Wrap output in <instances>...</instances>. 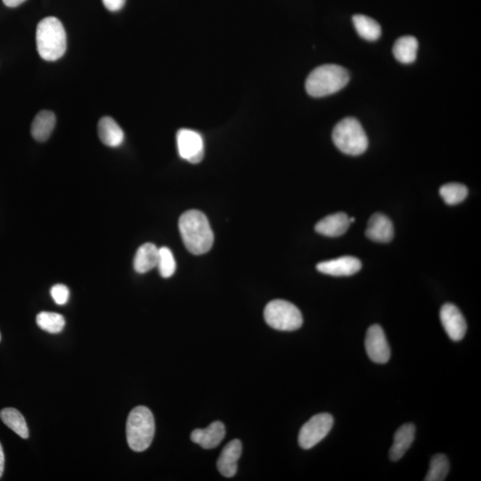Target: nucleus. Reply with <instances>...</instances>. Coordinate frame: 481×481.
<instances>
[{
    "label": "nucleus",
    "mask_w": 481,
    "mask_h": 481,
    "mask_svg": "<svg viewBox=\"0 0 481 481\" xmlns=\"http://www.w3.org/2000/svg\"><path fill=\"white\" fill-rule=\"evenodd\" d=\"M55 121L54 112L45 110L38 112L31 124V136L38 142L47 141L54 131Z\"/></svg>",
    "instance_id": "nucleus-18"
},
{
    "label": "nucleus",
    "mask_w": 481,
    "mask_h": 481,
    "mask_svg": "<svg viewBox=\"0 0 481 481\" xmlns=\"http://www.w3.org/2000/svg\"><path fill=\"white\" fill-rule=\"evenodd\" d=\"M347 70L337 65H325L315 68L306 80V90L314 97H324L338 92L349 83Z\"/></svg>",
    "instance_id": "nucleus-3"
},
{
    "label": "nucleus",
    "mask_w": 481,
    "mask_h": 481,
    "mask_svg": "<svg viewBox=\"0 0 481 481\" xmlns=\"http://www.w3.org/2000/svg\"><path fill=\"white\" fill-rule=\"evenodd\" d=\"M179 156L191 163H201L205 157V143L200 133L192 129H182L177 134Z\"/></svg>",
    "instance_id": "nucleus-8"
},
{
    "label": "nucleus",
    "mask_w": 481,
    "mask_h": 481,
    "mask_svg": "<svg viewBox=\"0 0 481 481\" xmlns=\"http://www.w3.org/2000/svg\"><path fill=\"white\" fill-rule=\"evenodd\" d=\"M126 433L128 444L133 451L146 450L152 444L156 433V423L151 410L144 406L135 407L129 414Z\"/></svg>",
    "instance_id": "nucleus-4"
},
{
    "label": "nucleus",
    "mask_w": 481,
    "mask_h": 481,
    "mask_svg": "<svg viewBox=\"0 0 481 481\" xmlns=\"http://www.w3.org/2000/svg\"><path fill=\"white\" fill-rule=\"evenodd\" d=\"M104 5L109 11H119L124 8L126 0H103Z\"/></svg>",
    "instance_id": "nucleus-28"
},
{
    "label": "nucleus",
    "mask_w": 481,
    "mask_h": 481,
    "mask_svg": "<svg viewBox=\"0 0 481 481\" xmlns=\"http://www.w3.org/2000/svg\"><path fill=\"white\" fill-rule=\"evenodd\" d=\"M366 235L370 240L377 243H389L394 237L391 220L384 214H374L368 221Z\"/></svg>",
    "instance_id": "nucleus-12"
},
{
    "label": "nucleus",
    "mask_w": 481,
    "mask_h": 481,
    "mask_svg": "<svg viewBox=\"0 0 481 481\" xmlns=\"http://www.w3.org/2000/svg\"><path fill=\"white\" fill-rule=\"evenodd\" d=\"M362 263L352 256H343L331 261L318 263L317 269L319 272L333 276H350L360 271Z\"/></svg>",
    "instance_id": "nucleus-11"
},
{
    "label": "nucleus",
    "mask_w": 481,
    "mask_h": 481,
    "mask_svg": "<svg viewBox=\"0 0 481 481\" xmlns=\"http://www.w3.org/2000/svg\"><path fill=\"white\" fill-rule=\"evenodd\" d=\"M350 226V217L346 213L332 214L319 221L315 229L318 234L329 237H338L346 233Z\"/></svg>",
    "instance_id": "nucleus-15"
},
{
    "label": "nucleus",
    "mask_w": 481,
    "mask_h": 481,
    "mask_svg": "<svg viewBox=\"0 0 481 481\" xmlns=\"http://www.w3.org/2000/svg\"><path fill=\"white\" fill-rule=\"evenodd\" d=\"M38 328L52 335H58L64 330L65 319L62 315L55 312H40L36 318Z\"/></svg>",
    "instance_id": "nucleus-23"
},
{
    "label": "nucleus",
    "mask_w": 481,
    "mask_h": 481,
    "mask_svg": "<svg viewBox=\"0 0 481 481\" xmlns=\"http://www.w3.org/2000/svg\"><path fill=\"white\" fill-rule=\"evenodd\" d=\"M418 50V41L412 36L399 38L393 47L395 58L402 64H412L416 61Z\"/></svg>",
    "instance_id": "nucleus-20"
},
{
    "label": "nucleus",
    "mask_w": 481,
    "mask_h": 481,
    "mask_svg": "<svg viewBox=\"0 0 481 481\" xmlns=\"http://www.w3.org/2000/svg\"><path fill=\"white\" fill-rule=\"evenodd\" d=\"M51 296L55 303L58 305H65L68 303L70 297V291L65 284H55L51 288Z\"/></svg>",
    "instance_id": "nucleus-27"
},
{
    "label": "nucleus",
    "mask_w": 481,
    "mask_h": 481,
    "mask_svg": "<svg viewBox=\"0 0 481 481\" xmlns=\"http://www.w3.org/2000/svg\"><path fill=\"white\" fill-rule=\"evenodd\" d=\"M160 275L163 279H170L174 275L177 264H175L173 254L167 247L159 248V258H158L157 266Z\"/></svg>",
    "instance_id": "nucleus-26"
},
{
    "label": "nucleus",
    "mask_w": 481,
    "mask_h": 481,
    "mask_svg": "<svg viewBox=\"0 0 481 481\" xmlns=\"http://www.w3.org/2000/svg\"><path fill=\"white\" fill-rule=\"evenodd\" d=\"M353 222H355V217H350V223L351 224V223H353Z\"/></svg>",
    "instance_id": "nucleus-31"
},
{
    "label": "nucleus",
    "mask_w": 481,
    "mask_h": 481,
    "mask_svg": "<svg viewBox=\"0 0 481 481\" xmlns=\"http://www.w3.org/2000/svg\"><path fill=\"white\" fill-rule=\"evenodd\" d=\"M0 418L6 426L24 440L29 438V430L23 414L16 409L8 407L0 412Z\"/></svg>",
    "instance_id": "nucleus-21"
},
{
    "label": "nucleus",
    "mask_w": 481,
    "mask_h": 481,
    "mask_svg": "<svg viewBox=\"0 0 481 481\" xmlns=\"http://www.w3.org/2000/svg\"><path fill=\"white\" fill-rule=\"evenodd\" d=\"M440 195L444 202L448 205H455L465 201L468 195V189L465 185L459 183H449L442 185Z\"/></svg>",
    "instance_id": "nucleus-25"
},
{
    "label": "nucleus",
    "mask_w": 481,
    "mask_h": 481,
    "mask_svg": "<svg viewBox=\"0 0 481 481\" xmlns=\"http://www.w3.org/2000/svg\"><path fill=\"white\" fill-rule=\"evenodd\" d=\"M264 318L270 328L279 331H295L303 324L300 310L289 301L283 300L270 301L265 308Z\"/></svg>",
    "instance_id": "nucleus-6"
},
{
    "label": "nucleus",
    "mask_w": 481,
    "mask_h": 481,
    "mask_svg": "<svg viewBox=\"0 0 481 481\" xmlns=\"http://www.w3.org/2000/svg\"><path fill=\"white\" fill-rule=\"evenodd\" d=\"M159 258V248L153 244L147 243L139 248L134 258L136 272L146 274L156 268Z\"/></svg>",
    "instance_id": "nucleus-19"
},
{
    "label": "nucleus",
    "mask_w": 481,
    "mask_h": 481,
    "mask_svg": "<svg viewBox=\"0 0 481 481\" xmlns=\"http://www.w3.org/2000/svg\"><path fill=\"white\" fill-rule=\"evenodd\" d=\"M0 340H1V335H0Z\"/></svg>",
    "instance_id": "nucleus-32"
},
{
    "label": "nucleus",
    "mask_w": 481,
    "mask_h": 481,
    "mask_svg": "<svg viewBox=\"0 0 481 481\" xmlns=\"http://www.w3.org/2000/svg\"><path fill=\"white\" fill-rule=\"evenodd\" d=\"M26 0H3V3L9 8H16V6L23 4Z\"/></svg>",
    "instance_id": "nucleus-30"
},
{
    "label": "nucleus",
    "mask_w": 481,
    "mask_h": 481,
    "mask_svg": "<svg viewBox=\"0 0 481 481\" xmlns=\"http://www.w3.org/2000/svg\"><path fill=\"white\" fill-rule=\"evenodd\" d=\"M38 55L45 61H56L65 55L67 37L64 26L54 16L45 17L38 23L36 31Z\"/></svg>",
    "instance_id": "nucleus-2"
},
{
    "label": "nucleus",
    "mask_w": 481,
    "mask_h": 481,
    "mask_svg": "<svg viewBox=\"0 0 481 481\" xmlns=\"http://www.w3.org/2000/svg\"><path fill=\"white\" fill-rule=\"evenodd\" d=\"M441 320L445 331L449 338L454 342L465 338L467 331V324L462 312L454 304L443 305L441 310Z\"/></svg>",
    "instance_id": "nucleus-10"
},
{
    "label": "nucleus",
    "mask_w": 481,
    "mask_h": 481,
    "mask_svg": "<svg viewBox=\"0 0 481 481\" xmlns=\"http://www.w3.org/2000/svg\"><path fill=\"white\" fill-rule=\"evenodd\" d=\"M226 428L222 423L214 422L205 429H196L191 433V440L194 443L205 449L215 448L224 440Z\"/></svg>",
    "instance_id": "nucleus-14"
},
{
    "label": "nucleus",
    "mask_w": 481,
    "mask_h": 481,
    "mask_svg": "<svg viewBox=\"0 0 481 481\" xmlns=\"http://www.w3.org/2000/svg\"><path fill=\"white\" fill-rule=\"evenodd\" d=\"M450 469L448 456L443 454L434 455L431 460L429 472L426 481H443L447 477Z\"/></svg>",
    "instance_id": "nucleus-24"
},
{
    "label": "nucleus",
    "mask_w": 481,
    "mask_h": 481,
    "mask_svg": "<svg viewBox=\"0 0 481 481\" xmlns=\"http://www.w3.org/2000/svg\"><path fill=\"white\" fill-rule=\"evenodd\" d=\"M333 143L340 152L357 156L366 152L368 139L362 125L355 118H345L333 129Z\"/></svg>",
    "instance_id": "nucleus-5"
},
{
    "label": "nucleus",
    "mask_w": 481,
    "mask_h": 481,
    "mask_svg": "<svg viewBox=\"0 0 481 481\" xmlns=\"http://www.w3.org/2000/svg\"><path fill=\"white\" fill-rule=\"evenodd\" d=\"M353 23L357 33L364 40L374 41L381 37L382 28L377 21L363 15L353 16Z\"/></svg>",
    "instance_id": "nucleus-22"
},
{
    "label": "nucleus",
    "mask_w": 481,
    "mask_h": 481,
    "mask_svg": "<svg viewBox=\"0 0 481 481\" xmlns=\"http://www.w3.org/2000/svg\"><path fill=\"white\" fill-rule=\"evenodd\" d=\"M416 427L412 423L404 424L396 431L394 441L389 450V458L396 462L401 459L414 441Z\"/></svg>",
    "instance_id": "nucleus-16"
},
{
    "label": "nucleus",
    "mask_w": 481,
    "mask_h": 481,
    "mask_svg": "<svg viewBox=\"0 0 481 481\" xmlns=\"http://www.w3.org/2000/svg\"><path fill=\"white\" fill-rule=\"evenodd\" d=\"M364 345L368 357L374 363L386 364L391 358V347L384 329L379 325H372L367 330Z\"/></svg>",
    "instance_id": "nucleus-9"
},
{
    "label": "nucleus",
    "mask_w": 481,
    "mask_h": 481,
    "mask_svg": "<svg viewBox=\"0 0 481 481\" xmlns=\"http://www.w3.org/2000/svg\"><path fill=\"white\" fill-rule=\"evenodd\" d=\"M98 136L104 145L118 147L124 143V133L117 122L112 117L105 116L101 118L97 126Z\"/></svg>",
    "instance_id": "nucleus-17"
},
{
    "label": "nucleus",
    "mask_w": 481,
    "mask_h": 481,
    "mask_svg": "<svg viewBox=\"0 0 481 481\" xmlns=\"http://www.w3.org/2000/svg\"><path fill=\"white\" fill-rule=\"evenodd\" d=\"M185 247L191 254L202 255L212 248L214 234L207 217L199 210L185 212L178 221Z\"/></svg>",
    "instance_id": "nucleus-1"
},
{
    "label": "nucleus",
    "mask_w": 481,
    "mask_h": 481,
    "mask_svg": "<svg viewBox=\"0 0 481 481\" xmlns=\"http://www.w3.org/2000/svg\"><path fill=\"white\" fill-rule=\"evenodd\" d=\"M5 468V455L4 451H3V448L1 444H0V477H2L3 472H4Z\"/></svg>",
    "instance_id": "nucleus-29"
},
{
    "label": "nucleus",
    "mask_w": 481,
    "mask_h": 481,
    "mask_svg": "<svg viewBox=\"0 0 481 481\" xmlns=\"http://www.w3.org/2000/svg\"><path fill=\"white\" fill-rule=\"evenodd\" d=\"M333 426L331 414L323 413L315 414L304 424L298 434V444L303 449L314 448L328 436Z\"/></svg>",
    "instance_id": "nucleus-7"
},
{
    "label": "nucleus",
    "mask_w": 481,
    "mask_h": 481,
    "mask_svg": "<svg viewBox=\"0 0 481 481\" xmlns=\"http://www.w3.org/2000/svg\"><path fill=\"white\" fill-rule=\"evenodd\" d=\"M242 442L234 440L224 448L217 459V470L224 477H232L237 472V463L242 455Z\"/></svg>",
    "instance_id": "nucleus-13"
}]
</instances>
